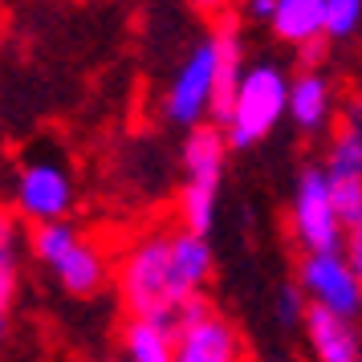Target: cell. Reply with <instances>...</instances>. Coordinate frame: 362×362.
Here are the masks:
<instances>
[{
    "label": "cell",
    "mask_w": 362,
    "mask_h": 362,
    "mask_svg": "<svg viewBox=\"0 0 362 362\" xmlns=\"http://www.w3.org/2000/svg\"><path fill=\"white\" fill-rule=\"evenodd\" d=\"M228 134L216 122H204L183 139V187H180V220L196 236H212L220 212V183L228 163Z\"/></svg>",
    "instance_id": "1"
},
{
    "label": "cell",
    "mask_w": 362,
    "mask_h": 362,
    "mask_svg": "<svg viewBox=\"0 0 362 362\" xmlns=\"http://www.w3.org/2000/svg\"><path fill=\"white\" fill-rule=\"evenodd\" d=\"M29 252L49 269V277L66 289L69 297H94L110 281V261L74 220H53L37 224L29 232Z\"/></svg>",
    "instance_id": "2"
},
{
    "label": "cell",
    "mask_w": 362,
    "mask_h": 362,
    "mask_svg": "<svg viewBox=\"0 0 362 362\" xmlns=\"http://www.w3.org/2000/svg\"><path fill=\"white\" fill-rule=\"evenodd\" d=\"M289 86H293V78L277 62H252L245 69L232 115L224 122L232 151L257 147L261 139H269L281 127V118H289Z\"/></svg>",
    "instance_id": "3"
},
{
    "label": "cell",
    "mask_w": 362,
    "mask_h": 362,
    "mask_svg": "<svg viewBox=\"0 0 362 362\" xmlns=\"http://www.w3.org/2000/svg\"><path fill=\"white\" fill-rule=\"evenodd\" d=\"M118 297L127 317H159L175 313L171 297V232H147L139 236L122 261L115 264Z\"/></svg>",
    "instance_id": "4"
},
{
    "label": "cell",
    "mask_w": 362,
    "mask_h": 362,
    "mask_svg": "<svg viewBox=\"0 0 362 362\" xmlns=\"http://www.w3.org/2000/svg\"><path fill=\"white\" fill-rule=\"evenodd\" d=\"M289 232H293L301 257L346 248V224L334 208V183L322 163H305L297 171L293 199H289Z\"/></svg>",
    "instance_id": "5"
},
{
    "label": "cell",
    "mask_w": 362,
    "mask_h": 362,
    "mask_svg": "<svg viewBox=\"0 0 362 362\" xmlns=\"http://www.w3.org/2000/svg\"><path fill=\"white\" fill-rule=\"evenodd\" d=\"M74 199H78L74 171L62 159H53V155H33L13 175L8 208L37 228V224H53V220H69Z\"/></svg>",
    "instance_id": "6"
},
{
    "label": "cell",
    "mask_w": 362,
    "mask_h": 362,
    "mask_svg": "<svg viewBox=\"0 0 362 362\" xmlns=\"http://www.w3.org/2000/svg\"><path fill=\"white\" fill-rule=\"evenodd\" d=\"M212 102H216V45L212 33H204L192 45V53L180 62V69L171 74L159 110L171 127L196 131V127H204V118H212Z\"/></svg>",
    "instance_id": "7"
},
{
    "label": "cell",
    "mask_w": 362,
    "mask_h": 362,
    "mask_svg": "<svg viewBox=\"0 0 362 362\" xmlns=\"http://www.w3.org/2000/svg\"><path fill=\"white\" fill-rule=\"evenodd\" d=\"M175 326H180L175 362H240L245 354L236 326L224 313H216L204 297L175 310Z\"/></svg>",
    "instance_id": "8"
},
{
    "label": "cell",
    "mask_w": 362,
    "mask_h": 362,
    "mask_svg": "<svg viewBox=\"0 0 362 362\" xmlns=\"http://www.w3.org/2000/svg\"><path fill=\"white\" fill-rule=\"evenodd\" d=\"M297 285L305 289L310 305H322L329 313H342L350 322L362 317V277L342 252H313L297 264Z\"/></svg>",
    "instance_id": "9"
},
{
    "label": "cell",
    "mask_w": 362,
    "mask_h": 362,
    "mask_svg": "<svg viewBox=\"0 0 362 362\" xmlns=\"http://www.w3.org/2000/svg\"><path fill=\"white\" fill-rule=\"evenodd\" d=\"M301 338L310 346L313 362H362V329L342 313H329L322 305H310L301 322Z\"/></svg>",
    "instance_id": "10"
},
{
    "label": "cell",
    "mask_w": 362,
    "mask_h": 362,
    "mask_svg": "<svg viewBox=\"0 0 362 362\" xmlns=\"http://www.w3.org/2000/svg\"><path fill=\"white\" fill-rule=\"evenodd\" d=\"M212 240L196 236L187 228L171 232V297H175V310L204 297V285L212 277Z\"/></svg>",
    "instance_id": "11"
},
{
    "label": "cell",
    "mask_w": 362,
    "mask_h": 362,
    "mask_svg": "<svg viewBox=\"0 0 362 362\" xmlns=\"http://www.w3.org/2000/svg\"><path fill=\"white\" fill-rule=\"evenodd\" d=\"M212 45H216V102H212V122L224 127L232 115V102H236V90H240V78H245V53H240V25L232 17L216 21L212 29Z\"/></svg>",
    "instance_id": "12"
},
{
    "label": "cell",
    "mask_w": 362,
    "mask_h": 362,
    "mask_svg": "<svg viewBox=\"0 0 362 362\" xmlns=\"http://www.w3.org/2000/svg\"><path fill=\"white\" fill-rule=\"evenodd\" d=\"M175 342H180L175 313L127 317V326H122V362H175Z\"/></svg>",
    "instance_id": "13"
},
{
    "label": "cell",
    "mask_w": 362,
    "mask_h": 362,
    "mask_svg": "<svg viewBox=\"0 0 362 362\" xmlns=\"http://www.w3.org/2000/svg\"><path fill=\"white\" fill-rule=\"evenodd\" d=\"M289 118L301 134H322L334 118V82L322 69L297 74L289 86Z\"/></svg>",
    "instance_id": "14"
},
{
    "label": "cell",
    "mask_w": 362,
    "mask_h": 362,
    "mask_svg": "<svg viewBox=\"0 0 362 362\" xmlns=\"http://www.w3.org/2000/svg\"><path fill=\"white\" fill-rule=\"evenodd\" d=\"M269 33L289 49H305L326 41V0H277Z\"/></svg>",
    "instance_id": "15"
},
{
    "label": "cell",
    "mask_w": 362,
    "mask_h": 362,
    "mask_svg": "<svg viewBox=\"0 0 362 362\" xmlns=\"http://www.w3.org/2000/svg\"><path fill=\"white\" fill-rule=\"evenodd\" d=\"M329 180H350L362 175V102H350L342 110V122L326 147V163Z\"/></svg>",
    "instance_id": "16"
},
{
    "label": "cell",
    "mask_w": 362,
    "mask_h": 362,
    "mask_svg": "<svg viewBox=\"0 0 362 362\" xmlns=\"http://www.w3.org/2000/svg\"><path fill=\"white\" fill-rule=\"evenodd\" d=\"M21 261H25L21 216L8 204H0V310H13L21 293Z\"/></svg>",
    "instance_id": "17"
},
{
    "label": "cell",
    "mask_w": 362,
    "mask_h": 362,
    "mask_svg": "<svg viewBox=\"0 0 362 362\" xmlns=\"http://www.w3.org/2000/svg\"><path fill=\"white\" fill-rule=\"evenodd\" d=\"M362 29V0H326V41H350Z\"/></svg>",
    "instance_id": "18"
},
{
    "label": "cell",
    "mask_w": 362,
    "mask_h": 362,
    "mask_svg": "<svg viewBox=\"0 0 362 362\" xmlns=\"http://www.w3.org/2000/svg\"><path fill=\"white\" fill-rule=\"evenodd\" d=\"M305 313H310V297H305V289H301L297 281H285V285L277 289V301H273V317H277V326L281 329H301Z\"/></svg>",
    "instance_id": "19"
},
{
    "label": "cell",
    "mask_w": 362,
    "mask_h": 362,
    "mask_svg": "<svg viewBox=\"0 0 362 362\" xmlns=\"http://www.w3.org/2000/svg\"><path fill=\"white\" fill-rule=\"evenodd\" d=\"M334 183V208L342 216L346 228H354L362 220V175H350V180H329Z\"/></svg>",
    "instance_id": "20"
},
{
    "label": "cell",
    "mask_w": 362,
    "mask_h": 362,
    "mask_svg": "<svg viewBox=\"0 0 362 362\" xmlns=\"http://www.w3.org/2000/svg\"><path fill=\"white\" fill-rule=\"evenodd\" d=\"M326 49H329V41H317V45H305V49H297L301 74H313V69H322V62H326Z\"/></svg>",
    "instance_id": "21"
},
{
    "label": "cell",
    "mask_w": 362,
    "mask_h": 362,
    "mask_svg": "<svg viewBox=\"0 0 362 362\" xmlns=\"http://www.w3.org/2000/svg\"><path fill=\"white\" fill-rule=\"evenodd\" d=\"M346 257H350V264L358 269V277H362V220L354 228H346Z\"/></svg>",
    "instance_id": "22"
},
{
    "label": "cell",
    "mask_w": 362,
    "mask_h": 362,
    "mask_svg": "<svg viewBox=\"0 0 362 362\" xmlns=\"http://www.w3.org/2000/svg\"><path fill=\"white\" fill-rule=\"evenodd\" d=\"M273 8H277V0H245V17L257 21V25H269Z\"/></svg>",
    "instance_id": "23"
},
{
    "label": "cell",
    "mask_w": 362,
    "mask_h": 362,
    "mask_svg": "<svg viewBox=\"0 0 362 362\" xmlns=\"http://www.w3.org/2000/svg\"><path fill=\"white\" fill-rule=\"evenodd\" d=\"M232 4L236 0H192V8H199L204 17H220V21H224V13H228Z\"/></svg>",
    "instance_id": "24"
},
{
    "label": "cell",
    "mask_w": 362,
    "mask_h": 362,
    "mask_svg": "<svg viewBox=\"0 0 362 362\" xmlns=\"http://www.w3.org/2000/svg\"><path fill=\"white\" fill-rule=\"evenodd\" d=\"M8 334H13V317H8V310H0V350L8 342Z\"/></svg>",
    "instance_id": "25"
},
{
    "label": "cell",
    "mask_w": 362,
    "mask_h": 362,
    "mask_svg": "<svg viewBox=\"0 0 362 362\" xmlns=\"http://www.w3.org/2000/svg\"><path fill=\"white\" fill-rule=\"evenodd\" d=\"M74 362H98V358H74Z\"/></svg>",
    "instance_id": "26"
},
{
    "label": "cell",
    "mask_w": 362,
    "mask_h": 362,
    "mask_svg": "<svg viewBox=\"0 0 362 362\" xmlns=\"http://www.w3.org/2000/svg\"><path fill=\"white\" fill-rule=\"evenodd\" d=\"M281 362H293V358H281Z\"/></svg>",
    "instance_id": "27"
}]
</instances>
